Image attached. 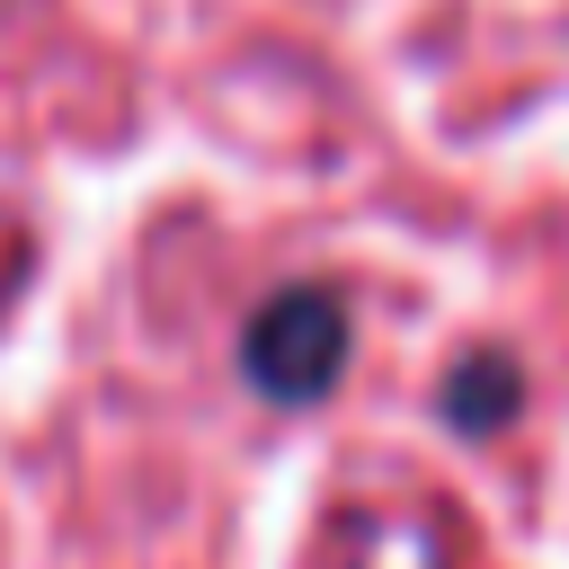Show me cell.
<instances>
[{
    "label": "cell",
    "mask_w": 569,
    "mask_h": 569,
    "mask_svg": "<svg viewBox=\"0 0 569 569\" xmlns=\"http://www.w3.org/2000/svg\"><path fill=\"white\" fill-rule=\"evenodd\" d=\"M338 356H347V320H338L329 293H284V302H267L258 329H249V373H258L276 400H311V391L338 373Z\"/></svg>",
    "instance_id": "1"
}]
</instances>
